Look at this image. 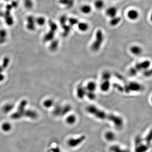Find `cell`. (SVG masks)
<instances>
[{
  "instance_id": "cell-1",
  "label": "cell",
  "mask_w": 152,
  "mask_h": 152,
  "mask_svg": "<svg viewBox=\"0 0 152 152\" xmlns=\"http://www.w3.org/2000/svg\"><path fill=\"white\" fill-rule=\"evenodd\" d=\"M87 112L94 116L96 118L103 120H107L111 122L118 127L121 126L123 124V120L119 116L112 114L108 113L100 110L94 105H89L86 107Z\"/></svg>"
},
{
  "instance_id": "cell-2",
  "label": "cell",
  "mask_w": 152,
  "mask_h": 152,
  "mask_svg": "<svg viewBox=\"0 0 152 152\" xmlns=\"http://www.w3.org/2000/svg\"><path fill=\"white\" fill-rule=\"evenodd\" d=\"M150 65L151 62L148 60L138 63L129 70V74L131 76H134L140 72L148 69Z\"/></svg>"
},
{
  "instance_id": "cell-3",
  "label": "cell",
  "mask_w": 152,
  "mask_h": 152,
  "mask_svg": "<svg viewBox=\"0 0 152 152\" xmlns=\"http://www.w3.org/2000/svg\"><path fill=\"white\" fill-rule=\"evenodd\" d=\"M103 39L104 37L102 31L101 30H98L95 34V40L91 45V49L94 52L99 50L103 42Z\"/></svg>"
},
{
  "instance_id": "cell-4",
  "label": "cell",
  "mask_w": 152,
  "mask_h": 152,
  "mask_svg": "<svg viewBox=\"0 0 152 152\" xmlns=\"http://www.w3.org/2000/svg\"><path fill=\"white\" fill-rule=\"evenodd\" d=\"M123 92L129 93L131 92H139L142 91L143 87L142 85L136 82H126L124 86H123Z\"/></svg>"
},
{
  "instance_id": "cell-5",
  "label": "cell",
  "mask_w": 152,
  "mask_h": 152,
  "mask_svg": "<svg viewBox=\"0 0 152 152\" xmlns=\"http://www.w3.org/2000/svg\"><path fill=\"white\" fill-rule=\"evenodd\" d=\"M86 139L85 135H82L77 139H71L68 141V144L70 147L74 148L79 145Z\"/></svg>"
},
{
  "instance_id": "cell-6",
  "label": "cell",
  "mask_w": 152,
  "mask_h": 152,
  "mask_svg": "<svg viewBox=\"0 0 152 152\" xmlns=\"http://www.w3.org/2000/svg\"><path fill=\"white\" fill-rule=\"evenodd\" d=\"M118 11L115 7H110L108 8L106 11V14L111 18L116 16Z\"/></svg>"
},
{
  "instance_id": "cell-7",
  "label": "cell",
  "mask_w": 152,
  "mask_h": 152,
  "mask_svg": "<svg viewBox=\"0 0 152 152\" xmlns=\"http://www.w3.org/2000/svg\"><path fill=\"white\" fill-rule=\"evenodd\" d=\"M139 16V13L137 11L134 9L130 10L127 13L128 18L131 20H136Z\"/></svg>"
},
{
  "instance_id": "cell-8",
  "label": "cell",
  "mask_w": 152,
  "mask_h": 152,
  "mask_svg": "<svg viewBox=\"0 0 152 152\" xmlns=\"http://www.w3.org/2000/svg\"><path fill=\"white\" fill-rule=\"evenodd\" d=\"M87 90L85 87H83L82 86H79L77 88V96L80 99H82L84 96L86 95Z\"/></svg>"
},
{
  "instance_id": "cell-9",
  "label": "cell",
  "mask_w": 152,
  "mask_h": 152,
  "mask_svg": "<svg viewBox=\"0 0 152 152\" xmlns=\"http://www.w3.org/2000/svg\"><path fill=\"white\" fill-rule=\"evenodd\" d=\"M23 115L32 119H37L38 117V114L37 112L31 110H28L25 111Z\"/></svg>"
},
{
  "instance_id": "cell-10",
  "label": "cell",
  "mask_w": 152,
  "mask_h": 152,
  "mask_svg": "<svg viewBox=\"0 0 152 152\" xmlns=\"http://www.w3.org/2000/svg\"><path fill=\"white\" fill-rule=\"evenodd\" d=\"M130 51L133 54L138 55L142 53V50L140 47H139L138 46H134L131 48Z\"/></svg>"
},
{
  "instance_id": "cell-11",
  "label": "cell",
  "mask_w": 152,
  "mask_h": 152,
  "mask_svg": "<svg viewBox=\"0 0 152 152\" xmlns=\"http://www.w3.org/2000/svg\"><path fill=\"white\" fill-rule=\"evenodd\" d=\"M110 81H103L100 85V89L102 91L107 92L110 89Z\"/></svg>"
},
{
  "instance_id": "cell-12",
  "label": "cell",
  "mask_w": 152,
  "mask_h": 152,
  "mask_svg": "<svg viewBox=\"0 0 152 152\" xmlns=\"http://www.w3.org/2000/svg\"><path fill=\"white\" fill-rule=\"evenodd\" d=\"M85 89L87 91L94 92L96 89V85L93 82H90L87 83Z\"/></svg>"
},
{
  "instance_id": "cell-13",
  "label": "cell",
  "mask_w": 152,
  "mask_h": 152,
  "mask_svg": "<svg viewBox=\"0 0 152 152\" xmlns=\"http://www.w3.org/2000/svg\"><path fill=\"white\" fill-rule=\"evenodd\" d=\"M77 25L79 30L82 32H85L87 31L89 28L88 25L86 22H79Z\"/></svg>"
},
{
  "instance_id": "cell-14",
  "label": "cell",
  "mask_w": 152,
  "mask_h": 152,
  "mask_svg": "<svg viewBox=\"0 0 152 152\" xmlns=\"http://www.w3.org/2000/svg\"><path fill=\"white\" fill-rule=\"evenodd\" d=\"M81 12L84 14H88L91 12L92 8L88 5H84L82 6L80 8Z\"/></svg>"
},
{
  "instance_id": "cell-15",
  "label": "cell",
  "mask_w": 152,
  "mask_h": 152,
  "mask_svg": "<svg viewBox=\"0 0 152 152\" xmlns=\"http://www.w3.org/2000/svg\"><path fill=\"white\" fill-rule=\"evenodd\" d=\"M59 2L61 4L66 6L68 8H71L74 4V0H59Z\"/></svg>"
},
{
  "instance_id": "cell-16",
  "label": "cell",
  "mask_w": 152,
  "mask_h": 152,
  "mask_svg": "<svg viewBox=\"0 0 152 152\" xmlns=\"http://www.w3.org/2000/svg\"><path fill=\"white\" fill-rule=\"evenodd\" d=\"M121 20V19L120 16H115L112 18L110 21V25L112 26H116L120 22Z\"/></svg>"
},
{
  "instance_id": "cell-17",
  "label": "cell",
  "mask_w": 152,
  "mask_h": 152,
  "mask_svg": "<svg viewBox=\"0 0 152 152\" xmlns=\"http://www.w3.org/2000/svg\"><path fill=\"white\" fill-rule=\"evenodd\" d=\"M148 146L141 144L137 146L135 151L136 152H145L148 150Z\"/></svg>"
},
{
  "instance_id": "cell-18",
  "label": "cell",
  "mask_w": 152,
  "mask_h": 152,
  "mask_svg": "<svg viewBox=\"0 0 152 152\" xmlns=\"http://www.w3.org/2000/svg\"><path fill=\"white\" fill-rule=\"evenodd\" d=\"M14 107V106L12 104L8 103L4 106V107L2 109V110L4 113H8L13 109Z\"/></svg>"
},
{
  "instance_id": "cell-19",
  "label": "cell",
  "mask_w": 152,
  "mask_h": 152,
  "mask_svg": "<svg viewBox=\"0 0 152 152\" xmlns=\"http://www.w3.org/2000/svg\"><path fill=\"white\" fill-rule=\"evenodd\" d=\"M12 126L11 125V124L8 122L4 123L2 124L1 126L2 130L5 132L9 131L10 130L12 129Z\"/></svg>"
},
{
  "instance_id": "cell-20",
  "label": "cell",
  "mask_w": 152,
  "mask_h": 152,
  "mask_svg": "<svg viewBox=\"0 0 152 152\" xmlns=\"http://www.w3.org/2000/svg\"><path fill=\"white\" fill-rule=\"evenodd\" d=\"M94 6L97 9H101L104 6V4L102 0H96L94 3Z\"/></svg>"
},
{
  "instance_id": "cell-21",
  "label": "cell",
  "mask_w": 152,
  "mask_h": 152,
  "mask_svg": "<svg viewBox=\"0 0 152 152\" xmlns=\"http://www.w3.org/2000/svg\"><path fill=\"white\" fill-rule=\"evenodd\" d=\"M29 23L27 25V27L29 30H32L34 29V25L33 24V19L32 16H29L28 18Z\"/></svg>"
},
{
  "instance_id": "cell-22",
  "label": "cell",
  "mask_w": 152,
  "mask_h": 152,
  "mask_svg": "<svg viewBox=\"0 0 152 152\" xmlns=\"http://www.w3.org/2000/svg\"><path fill=\"white\" fill-rule=\"evenodd\" d=\"M76 120V117L74 115H71L67 117L66 119V121L69 124H73L75 123Z\"/></svg>"
},
{
  "instance_id": "cell-23",
  "label": "cell",
  "mask_w": 152,
  "mask_h": 152,
  "mask_svg": "<svg viewBox=\"0 0 152 152\" xmlns=\"http://www.w3.org/2000/svg\"><path fill=\"white\" fill-rule=\"evenodd\" d=\"M111 75L110 72L107 71L104 72L102 75V79L103 81H110Z\"/></svg>"
},
{
  "instance_id": "cell-24",
  "label": "cell",
  "mask_w": 152,
  "mask_h": 152,
  "mask_svg": "<svg viewBox=\"0 0 152 152\" xmlns=\"http://www.w3.org/2000/svg\"><path fill=\"white\" fill-rule=\"evenodd\" d=\"M53 103H54V102L53 101V100L50 99H48L45 100L43 103V105L45 107L49 108L53 106Z\"/></svg>"
},
{
  "instance_id": "cell-25",
  "label": "cell",
  "mask_w": 152,
  "mask_h": 152,
  "mask_svg": "<svg viewBox=\"0 0 152 152\" xmlns=\"http://www.w3.org/2000/svg\"><path fill=\"white\" fill-rule=\"evenodd\" d=\"M71 110V107L70 106H66L62 108L61 115H64L68 113Z\"/></svg>"
},
{
  "instance_id": "cell-26",
  "label": "cell",
  "mask_w": 152,
  "mask_h": 152,
  "mask_svg": "<svg viewBox=\"0 0 152 152\" xmlns=\"http://www.w3.org/2000/svg\"><path fill=\"white\" fill-rule=\"evenodd\" d=\"M105 138L107 140L111 141L115 139V135L112 132H108L106 134Z\"/></svg>"
},
{
  "instance_id": "cell-27",
  "label": "cell",
  "mask_w": 152,
  "mask_h": 152,
  "mask_svg": "<svg viewBox=\"0 0 152 152\" xmlns=\"http://www.w3.org/2000/svg\"><path fill=\"white\" fill-rule=\"evenodd\" d=\"M22 116L23 115L22 114L20 113V112L17 111H16V112L12 114L11 117L12 118V119L13 120H17L22 118Z\"/></svg>"
},
{
  "instance_id": "cell-28",
  "label": "cell",
  "mask_w": 152,
  "mask_h": 152,
  "mask_svg": "<svg viewBox=\"0 0 152 152\" xmlns=\"http://www.w3.org/2000/svg\"><path fill=\"white\" fill-rule=\"evenodd\" d=\"M86 95L89 99L93 100L95 99V94L94 93V92L87 91Z\"/></svg>"
},
{
  "instance_id": "cell-29",
  "label": "cell",
  "mask_w": 152,
  "mask_h": 152,
  "mask_svg": "<svg viewBox=\"0 0 152 152\" xmlns=\"http://www.w3.org/2000/svg\"><path fill=\"white\" fill-rule=\"evenodd\" d=\"M68 21L69 22V24L71 26H74V25H77L79 22V20H78L77 19L73 18V17H71L69 19Z\"/></svg>"
},
{
  "instance_id": "cell-30",
  "label": "cell",
  "mask_w": 152,
  "mask_h": 152,
  "mask_svg": "<svg viewBox=\"0 0 152 152\" xmlns=\"http://www.w3.org/2000/svg\"><path fill=\"white\" fill-rule=\"evenodd\" d=\"M36 22L37 23V24L40 25V26H42L43 25L45 24V19L44 17H39L38 18L36 19Z\"/></svg>"
},
{
  "instance_id": "cell-31",
  "label": "cell",
  "mask_w": 152,
  "mask_h": 152,
  "mask_svg": "<svg viewBox=\"0 0 152 152\" xmlns=\"http://www.w3.org/2000/svg\"><path fill=\"white\" fill-rule=\"evenodd\" d=\"M62 28H63V30H64L63 34L64 35H67L70 32L71 28L70 25H66V24L62 26Z\"/></svg>"
},
{
  "instance_id": "cell-32",
  "label": "cell",
  "mask_w": 152,
  "mask_h": 152,
  "mask_svg": "<svg viewBox=\"0 0 152 152\" xmlns=\"http://www.w3.org/2000/svg\"><path fill=\"white\" fill-rule=\"evenodd\" d=\"M54 34H55L54 32L51 31L50 32L48 33L46 35V36L45 37V39L47 41L50 40H51L53 38V37L54 36Z\"/></svg>"
},
{
  "instance_id": "cell-33",
  "label": "cell",
  "mask_w": 152,
  "mask_h": 152,
  "mask_svg": "<svg viewBox=\"0 0 152 152\" xmlns=\"http://www.w3.org/2000/svg\"><path fill=\"white\" fill-rule=\"evenodd\" d=\"M68 20V19L67 18V16L66 15H63L61 17L60 19V24L62 26L66 24V22Z\"/></svg>"
},
{
  "instance_id": "cell-34",
  "label": "cell",
  "mask_w": 152,
  "mask_h": 152,
  "mask_svg": "<svg viewBox=\"0 0 152 152\" xmlns=\"http://www.w3.org/2000/svg\"><path fill=\"white\" fill-rule=\"evenodd\" d=\"M61 110H62V108L59 106H57L55 108V110L53 111V114L55 115H61Z\"/></svg>"
},
{
  "instance_id": "cell-35",
  "label": "cell",
  "mask_w": 152,
  "mask_h": 152,
  "mask_svg": "<svg viewBox=\"0 0 152 152\" xmlns=\"http://www.w3.org/2000/svg\"><path fill=\"white\" fill-rule=\"evenodd\" d=\"M49 26H50L51 30L53 31V32H55V31H56L58 29L57 25L52 22L49 23Z\"/></svg>"
},
{
  "instance_id": "cell-36",
  "label": "cell",
  "mask_w": 152,
  "mask_h": 152,
  "mask_svg": "<svg viewBox=\"0 0 152 152\" xmlns=\"http://www.w3.org/2000/svg\"><path fill=\"white\" fill-rule=\"evenodd\" d=\"M58 41H54L51 44V46H50L51 49L55 50L56 49H57L58 46Z\"/></svg>"
},
{
  "instance_id": "cell-37",
  "label": "cell",
  "mask_w": 152,
  "mask_h": 152,
  "mask_svg": "<svg viewBox=\"0 0 152 152\" xmlns=\"http://www.w3.org/2000/svg\"><path fill=\"white\" fill-rule=\"evenodd\" d=\"M143 71V75L146 77H150L151 75V74H152V72H151V70H148V69H145Z\"/></svg>"
},
{
  "instance_id": "cell-38",
  "label": "cell",
  "mask_w": 152,
  "mask_h": 152,
  "mask_svg": "<svg viewBox=\"0 0 152 152\" xmlns=\"http://www.w3.org/2000/svg\"><path fill=\"white\" fill-rule=\"evenodd\" d=\"M151 140H152V134H151V131H150V134L147 136L146 139H145V140L149 144L150 143Z\"/></svg>"
},
{
  "instance_id": "cell-39",
  "label": "cell",
  "mask_w": 152,
  "mask_h": 152,
  "mask_svg": "<svg viewBox=\"0 0 152 152\" xmlns=\"http://www.w3.org/2000/svg\"><path fill=\"white\" fill-rule=\"evenodd\" d=\"M6 35V32L4 30H0V38H4Z\"/></svg>"
},
{
  "instance_id": "cell-40",
  "label": "cell",
  "mask_w": 152,
  "mask_h": 152,
  "mask_svg": "<svg viewBox=\"0 0 152 152\" xmlns=\"http://www.w3.org/2000/svg\"><path fill=\"white\" fill-rule=\"evenodd\" d=\"M51 151L53 152H60V150L59 148H53Z\"/></svg>"
},
{
  "instance_id": "cell-41",
  "label": "cell",
  "mask_w": 152,
  "mask_h": 152,
  "mask_svg": "<svg viewBox=\"0 0 152 152\" xmlns=\"http://www.w3.org/2000/svg\"><path fill=\"white\" fill-rule=\"evenodd\" d=\"M4 77L3 75H1V74H0V81H2L4 79Z\"/></svg>"
},
{
  "instance_id": "cell-42",
  "label": "cell",
  "mask_w": 152,
  "mask_h": 152,
  "mask_svg": "<svg viewBox=\"0 0 152 152\" xmlns=\"http://www.w3.org/2000/svg\"><path fill=\"white\" fill-rule=\"evenodd\" d=\"M48 152H49V151H48Z\"/></svg>"
}]
</instances>
